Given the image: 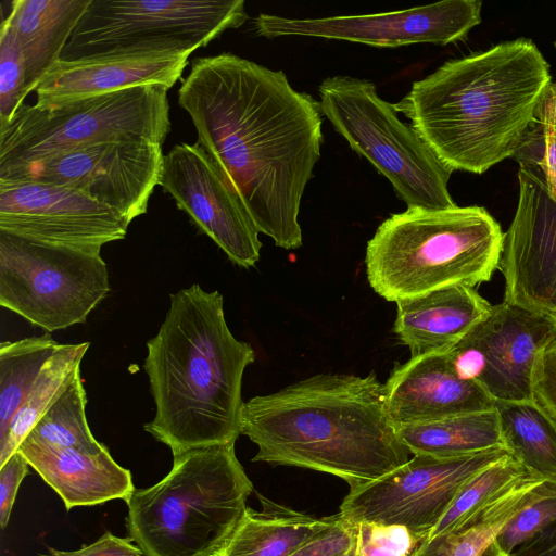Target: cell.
<instances>
[{"label":"cell","mask_w":556,"mask_h":556,"mask_svg":"<svg viewBox=\"0 0 556 556\" xmlns=\"http://www.w3.org/2000/svg\"><path fill=\"white\" fill-rule=\"evenodd\" d=\"M178 103L257 230L301 248V201L323 144L319 102L282 71L223 52L192 60Z\"/></svg>","instance_id":"1"},{"label":"cell","mask_w":556,"mask_h":556,"mask_svg":"<svg viewBox=\"0 0 556 556\" xmlns=\"http://www.w3.org/2000/svg\"><path fill=\"white\" fill-rule=\"evenodd\" d=\"M551 83L538 47L518 38L445 62L394 108L443 165L482 174L514 157Z\"/></svg>","instance_id":"2"},{"label":"cell","mask_w":556,"mask_h":556,"mask_svg":"<svg viewBox=\"0 0 556 556\" xmlns=\"http://www.w3.org/2000/svg\"><path fill=\"white\" fill-rule=\"evenodd\" d=\"M240 429L258 448L253 462L329 473L350 488L380 479L410 455L375 374H319L256 395L243 403Z\"/></svg>","instance_id":"3"},{"label":"cell","mask_w":556,"mask_h":556,"mask_svg":"<svg viewBox=\"0 0 556 556\" xmlns=\"http://www.w3.org/2000/svg\"><path fill=\"white\" fill-rule=\"evenodd\" d=\"M143 368L155 415L143 428L173 456L236 442L241 434L242 378L253 348L231 333L218 291L194 283L169 295Z\"/></svg>","instance_id":"4"},{"label":"cell","mask_w":556,"mask_h":556,"mask_svg":"<svg viewBox=\"0 0 556 556\" xmlns=\"http://www.w3.org/2000/svg\"><path fill=\"white\" fill-rule=\"evenodd\" d=\"M503 241L484 207H407L383 220L367 242V280L395 303L452 286L473 288L498 268Z\"/></svg>","instance_id":"5"},{"label":"cell","mask_w":556,"mask_h":556,"mask_svg":"<svg viewBox=\"0 0 556 556\" xmlns=\"http://www.w3.org/2000/svg\"><path fill=\"white\" fill-rule=\"evenodd\" d=\"M252 492L235 442L176 454L161 481L127 502L129 539L146 556H217Z\"/></svg>","instance_id":"6"},{"label":"cell","mask_w":556,"mask_h":556,"mask_svg":"<svg viewBox=\"0 0 556 556\" xmlns=\"http://www.w3.org/2000/svg\"><path fill=\"white\" fill-rule=\"evenodd\" d=\"M319 105L334 130L392 185L407 207L456 206L448 191L452 170L443 165L394 104L364 78L332 76L318 87Z\"/></svg>","instance_id":"7"},{"label":"cell","mask_w":556,"mask_h":556,"mask_svg":"<svg viewBox=\"0 0 556 556\" xmlns=\"http://www.w3.org/2000/svg\"><path fill=\"white\" fill-rule=\"evenodd\" d=\"M167 91L143 85L48 110L23 104L0 128V172L101 142L163 144L170 130Z\"/></svg>","instance_id":"8"},{"label":"cell","mask_w":556,"mask_h":556,"mask_svg":"<svg viewBox=\"0 0 556 556\" xmlns=\"http://www.w3.org/2000/svg\"><path fill=\"white\" fill-rule=\"evenodd\" d=\"M110 291L99 251L0 230V305L52 332L83 324Z\"/></svg>","instance_id":"9"},{"label":"cell","mask_w":556,"mask_h":556,"mask_svg":"<svg viewBox=\"0 0 556 556\" xmlns=\"http://www.w3.org/2000/svg\"><path fill=\"white\" fill-rule=\"evenodd\" d=\"M248 17L243 0H91L61 60L155 42L198 49Z\"/></svg>","instance_id":"10"},{"label":"cell","mask_w":556,"mask_h":556,"mask_svg":"<svg viewBox=\"0 0 556 556\" xmlns=\"http://www.w3.org/2000/svg\"><path fill=\"white\" fill-rule=\"evenodd\" d=\"M507 455L504 448L457 457L413 455L380 479L350 488L338 514L354 525H401L429 539L463 486Z\"/></svg>","instance_id":"11"},{"label":"cell","mask_w":556,"mask_h":556,"mask_svg":"<svg viewBox=\"0 0 556 556\" xmlns=\"http://www.w3.org/2000/svg\"><path fill=\"white\" fill-rule=\"evenodd\" d=\"M164 155L151 141H109L65 151L0 172V179L68 187L122 214H144L159 185Z\"/></svg>","instance_id":"12"},{"label":"cell","mask_w":556,"mask_h":556,"mask_svg":"<svg viewBox=\"0 0 556 556\" xmlns=\"http://www.w3.org/2000/svg\"><path fill=\"white\" fill-rule=\"evenodd\" d=\"M554 338L555 320L503 301L445 352L454 372L494 402L525 401L535 357Z\"/></svg>","instance_id":"13"},{"label":"cell","mask_w":556,"mask_h":556,"mask_svg":"<svg viewBox=\"0 0 556 556\" xmlns=\"http://www.w3.org/2000/svg\"><path fill=\"white\" fill-rule=\"evenodd\" d=\"M479 0H446L402 11L318 18H289L261 13L254 20L258 36L318 37L380 48L415 43L445 46L464 39L481 22Z\"/></svg>","instance_id":"14"},{"label":"cell","mask_w":556,"mask_h":556,"mask_svg":"<svg viewBox=\"0 0 556 556\" xmlns=\"http://www.w3.org/2000/svg\"><path fill=\"white\" fill-rule=\"evenodd\" d=\"M130 223L117 211L75 189L48 182L0 179V230L29 240L99 251L122 240Z\"/></svg>","instance_id":"15"},{"label":"cell","mask_w":556,"mask_h":556,"mask_svg":"<svg viewBox=\"0 0 556 556\" xmlns=\"http://www.w3.org/2000/svg\"><path fill=\"white\" fill-rule=\"evenodd\" d=\"M159 185L232 263L255 266L262 248L260 231L238 193L198 142L175 144L164 155Z\"/></svg>","instance_id":"16"},{"label":"cell","mask_w":556,"mask_h":556,"mask_svg":"<svg viewBox=\"0 0 556 556\" xmlns=\"http://www.w3.org/2000/svg\"><path fill=\"white\" fill-rule=\"evenodd\" d=\"M518 185L498 265L504 301L556 321V199L535 166L519 167Z\"/></svg>","instance_id":"17"},{"label":"cell","mask_w":556,"mask_h":556,"mask_svg":"<svg viewBox=\"0 0 556 556\" xmlns=\"http://www.w3.org/2000/svg\"><path fill=\"white\" fill-rule=\"evenodd\" d=\"M194 50L181 43L155 42L60 60L37 86L34 105L48 110L143 85H162L169 90Z\"/></svg>","instance_id":"18"},{"label":"cell","mask_w":556,"mask_h":556,"mask_svg":"<svg viewBox=\"0 0 556 556\" xmlns=\"http://www.w3.org/2000/svg\"><path fill=\"white\" fill-rule=\"evenodd\" d=\"M384 399L396 428L494 408L481 387L454 372L445 351L396 365L384 383Z\"/></svg>","instance_id":"19"},{"label":"cell","mask_w":556,"mask_h":556,"mask_svg":"<svg viewBox=\"0 0 556 556\" xmlns=\"http://www.w3.org/2000/svg\"><path fill=\"white\" fill-rule=\"evenodd\" d=\"M17 451L59 494L67 510L112 500L127 503L135 491L131 472L119 466L108 448L87 453L26 438Z\"/></svg>","instance_id":"20"},{"label":"cell","mask_w":556,"mask_h":556,"mask_svg":"<svg viewBox=\"0 0 556 556\" xmlns=\"http://www.w3.org/2000/svg\"><path fill=\"white\" fill-rule=\"evenodd\" d=\"M394 332L412 356L446 351L483 320L492 305L473 288L452 286L396 302Z\"/></svg>","instance_id":"21"},{"label":"cell","mask_w":556,"mask_h":556,"mask_svg":"<svg viewBox=\"0 0 556 556\" xmlns=\"http://www.w3.org/2000/svg\"><path fill=\"white\" fill-rule=\"evenodd\" d=\"M91 0H13L4 20L20 46L27 92L36 91L43 76L62 56Z\"/></svg>","instance_id":"22"},{"label":"cell","mask_w":556,"mask_h":556,"mask_svg":"<svg viewBox=\"0 0 556 556\" xmlns=\"http://www.w3.org/2000/svg\"><path fill=\"white\" fill-rule=\"evenodd\" d=\"M262 509L247 508L217 556H290L337 525L339 515L315 518L278 504L260 493Z\"/></svg>","instance_id":"23"},{"label":"cell","mask_w":556,"mask_h":556,"mask_svg":"<svg viewBox=\"0 0 556 556\" xmlns=\"http://www.w3.org/2000/svg\"><path fill=\"white\" fill-rule=\"evenodd\" d=\"M555 482L526 473L498 501L460 527L428 539L417 556H480L510 519L545 494Z\"/></svg>","instance_id":"24"},{"label":"cell","mask_w":556,"mask_h":556,"mask_svg":"<svg viewBox=\"0 0 556 556\" xmlns=\"http://www.w3.org/2000/svg\"><path fill=\"white\" fill-rule=\"evenodd\" d=\"M506 452L535 477L556 480V420L532 400L494 402Z\"/></svg>","instance_id":"25"},{"label":"cell","mask_w":556,"mask_h":556,"mask_svg":"<svg viewBox=\"0 0 556 556\" xmlns=\"http://www.w3.org/2000/svg\"><path fill=\"white\" fill-rule=\"evenodd\" d=\"M396 430L413 455L457 457L504 448L495 408L397 427Z\"/></svg>","instance_id":"26"},{"label":"cell","mask_w":556,"mask_h":556,"mask_svg":"<svg viewBox=\"0 0 556 556\" xmlns=\"http://www.w3.org/2000/svg\"><path fill=\"white\" fill-rule=\"evenodd\" d=\"M89 345V342L61 343L46 362L7 435L0 441V466L18 450L38 420L80 372V364Z\"/></svg>","instance_id":"27"},{"label":"cell","mask_w":556,"mask_h":556,"mask_svg":"<svg viewBox=\"0 0 556 556\" xmlns=\"http://www.w3.org/2000/svg\"><path fill=\"white\" fill-rule=\"evenodd\" d=\"M61 343L50 332L0 344V441L36 383L43 365Z\"/></svg>","instance_id":"28"},{"label":"cell","mask_w":556,"mask_h":556,"mask_svg":"<svg viewBox=\"0 0 556 556\" xmlns=\"http://www.w3.org/2000/svg\"><path fill=\"white\" fill-rule=\"evenodd\" d=\"M87 394L78 372L34 426L27 438L65 448L99 453L105 445L92 435L86 417Z\"/></svg>","instance_id":"29"},{"label":"cell","mask_w":556,"mask_h":556,"mask_svg":"<svg viewBox=\"0 0 556 556\" xmlns=\"http://www.w3.org/2000/svg\"><path fill=\"white\" fill-rule=\"evenodd\" d=\"M528 473L510 455L486 467L460 490L429 539L460 527L510 491Z\"/></svg>","instance_id":"30"},{"label":"cell","mask_w":556,"mask_h":556,"mask_svg":"<svg viewBox=\"0 0 556 556\" xmlns=\"http://www.w3.org/2000/svg\"><path fill=\"white\" fill-rule=\"evenodd\" d=\"M520 166L538 167L548 193L556 199V83L540 100L532 124L514 155Z\"/></svg>","instance_id":"31"},{"label":"cell","mask_w":556,"mask_h":556,"mask_svg":"<svg viewBox=\"0 0 556 556\" xmlns=\"http://www.w3.org/2000/svg\"><path fill=\"white\" fill-rule=\"evenodd\" d=\"M28 94L24 59L9 23L0 28V128L14 117Z\"/></svg>","instance_id":"32"},{"label":"cell","mask_w":556,"mask_h":556,"mask_svg":"<svg viewBox=\"0 0 556 556\" xmlns=\"http://www.w3.org/2000/svg\"><path fill=\"white\" fill-rule=\"evenodd\" d=\"M427 540L401 525L362 521L355 523L352 556H417Z\"/></svg>","instance_id":"33"},{"label":"cell","mask_w":556,"mask_h":556,"mask_svg":"<svg viewBox=\"0 0 556 556\" xmlns=\"http://www.w3.org/2000/svg\"><path fill=\"white\" fill-rule=\"evenodd\" d=\"M554 522H556V482L545 494L510 519L494 542L505 555H509Z\"/></svg>","instance_id":"34"},{"label":"cell","mask_w":556,"mask_h":556,"mask_svg":"<svg viewBox=\"0 0 556 556\" xmlns=\"http://www.w3.org/2000/svg\"><path fill=\"white\" fill-rule=\"evenodd\" d=\"M531 397L556 420V338L538 353L531 374Z\"/></svg>","instance_id":"35"},{"label":"cell","mask_w":556,"mask_h":556,"mask_svg":"<svg viewBox=\"0 0 556 556\" xmlns=\"http://www.w3.org/2000/svg\"><path fill=\"white\" fill-rule=\"evenodd\" d=\"M354 541L355 525L339 515L337 525L302 545L290 556H351Z\"/></svg>","instance_id":"36"},{"label":"cell","mask_w":556,"mask_h":556,"mask_svg":"<svg viewBox=\"0 0 556 556\" xmlns=\"http://www.w3.org/2000/svg\"><path fill=\"white\" fill-rule=\"evenodd\" d=\"M29 466L20 451L0 466V527L2 530L9 523L20 484L28 473Z\"/></svg>","instance_id":"37"},{"label":"cell","mask_w":556,"mask_h":556,"mask_svg":"<svg viewBox=\"0 0 556 556\" xmlns=\"http://www.w3.org/2000/svg\"><path fill=\"white\" fill-rule=\"evenodd\" d=\"M48 551L49 553L43 556H146L131 540L116 536L109 531L96 542L76 551H59L51 547Z\"/></svg>","instance_id":"38"},{"label":"cell","mask_w":556,"mask_h":556,"mask_svg":"<svg viewBox=\"0 0 556 556\" xmlns=\"http://www.w3.org/2000/svg\"><path fill=\"white\" fill-rule=\"evenodd\" d=\"M505 556H556V522Z\"/></svg>","instance_id":"39"},{"label":"cell","mask_w":556,"mask_h":556,"mask_svg":"<svg viewBox=\"0 0 556 556\" xmlns=\"http://www.w3.org/2000/svg\"><path fill=\"white\" fill-rule=\"evenodd\" d=\"M480 556H505L493 541Z\"/></svg>","instance_id":"40"},{"label":"cell","mask_w":556,"mask_h":556,"mask_svg":"<svg viewBox=\"0 0 556 556\" xmlns=\"http://www.w3.org/2000/svg\"><path fill=\"white\" fill-rule=\"evenodd\" d=\"M554 46H555V48H556V41L554 42Z\"/></svg>","instance_id":"41"},{"label":"cell","mask_w":556,"mask_h":556,"mask_svg":"<svg viewBox=\"0 0 556 556\" xmlns=\"http://www.w3.org/2000/svg\"><path fill=\"white\" fill-rule=\"evenodd\" d=\"M352 556V555H351Z\"/></svg>","instance_id":"42"}]
</instances>
